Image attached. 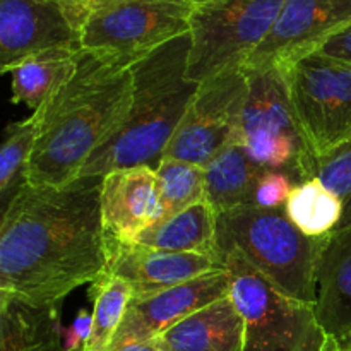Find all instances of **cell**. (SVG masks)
Returning <instances> with one entry per match:
<instances>
[{"label": "cell", "instance_id": "44dd1931", "mask_svg": "<svg viewBox=\"0 0 351 351\" xmlns=\"http://www.w3.org/2000/svg\"><path fill=\"white\" fill-rule=\"evenodd\" d=\"M81 48H53L34 53L14 65L10 74L12 103H24L36 112L65 81L77 65Z\"/></svg>", "mask_w": 351, "mask_h": 351}, {"label": "cell", "instance_id": "7402d4cb", "mask_svg": "<svg viewBox=\"0 0 351 351\" xmlns=\"http://www.w3.org/2000/svg\"><path fill=\"white\" fill-rule=\"evenodd\" d=\"M288 218L312 239L329 237L343 219V202L317 177L295 185L285 204Z\"/></svg>", "mask_w": 351, "mask_h": 351}, {"label": "cell", "instance_id": "8992f818", "mask_svg": "<svg viewBox=\"0 0 351 351\" xmlns=\"http://www.w3.org/2000/svg\"><path fill=\"white\" fill-rule=\"evenodd\" d=\"M287 0H215L191 19L187 77L195 82L243 67L273 29Z\"/></svg>", "mask_w": 351, "mask_h": 351}, {"label": "cell", "instance_id": "ba28073f", "mask_svg": "<svg viewBox=\"0 0 351 351\" xmlns=\"http://www.w3.org/2000/svg\"><path fill=\"white\" fill-rule=\"evenodd\" d=\"M249 95L242 117V146L266 170L315 177V161L291 108L281 69H247Z\"/></svg>", "mask_w": 351, "mask_h": 351}, {"label": "cell", "instance_id": "f1b7e54d", "mask_svg": "<svg viewBox=\"0 0 351 351\" xmlns=\"http://www.w3.org/2000/svg\"><path fill=\"white\" fill-rule=\"evenodd\" d=\"M64 2L65 10L69 14V19L72 21L79 31H82L86 19L91 16L96 10L106 7L108 0H62Z\"/></svg>", "mask_w": 351, "mask_h": 351}, {"label": "cell", "instance_id": "7a4b0ae2", "mask_svg": "<svg viewBox=\"0 0 351 351\" xmlns=\"http://www.w3.org/2000/svg\"><path fill=\"white\" fill-rule=\"evenodd\" d=\"M130 65L110 51L81 48L71 77L33 112L38 137L27 185L71 184L89 158L119 132L132 105Z\"/></svg>", "mask_w": 351, "mask_h": 351}, {"label": "cell", "instance_id": "6da1fadb", "mask_svg": "<svg viewBox=\"0 0 351 351\" xmlns=\"http://www.w3.org/2000/svg\"><path fill=\"white\" fill-rule=\"evenodd\" d=\"M101 182L79 177L62 187L26 185L10 201L0 225V295L31 305L62 304L105 273Z\"/></svg>", "mask_w": 351, "mask_h": 351}, {"label": "cell", "instance_id": "603a6c76", "mask_svg": "<svg viewBox=\"0 0 351 351\" xmlns=\"http://www.w3.org/2000/svg\"><path fill=\"white\" fill-rule=\"evenodd\" d=\"M38 137V117L9 123L0 146V204L2 211L27 185L31 156Z\"/></svg>", "mask_w": 351, "mask_h": 351}, {"label": "cell", "instance_id": "9c48e42d", "mask_svg": "<svg viewBox=\"0 0 351 351\" xmlns=\"http://www.w3.org/2000/svg\"><path fill=\"white\" fill-rule=\"evenodd\" d=\"M247 95L245 67L230 69L201 82L163 158L206 168L223 149L242 144Z\"/></svg>", "mask_w": 351, "mask_h": 351}, {"label": "cell", "instance_id": "ffe728a7", "mask_svg": "<svg viewBox=\"0 0 351 351\" xmlns=\"http://www.w3.org/2000/svg\"><path fill=\"white\" fill-rule=\"evenodd\" d=\"M218 215L208 201L197 202L141 233L134 243L171 252L215 254Z\"/></svg>", "mask_w": 351, "mask_h": 351}, {"label": "cell", "instance_id": "1f68e13d", "mask_svg": "<svg viewBox=\"0 0 351 351\" xmlns=\"http://www.w3.org/2000/svg\"><path fill=\"white\" fill-rule=\"evenodd\" d=\"M326 351H351V339H348V341H338L335 338H329Z\"/></svg>", "mask_w": 351, "mask_h": 351}, {"label": "cell", "instance_id": "30bf717a", "mask_svg": "<svg viewBox=\"0 0 351 351\" xmlns=\"http://www.w3.org/2000/svg\"><path fill=\"white\" fill-rule=\"evenodd\" d=\"M189 0H129L93 12L81 31V48L115 53L134 64L168 41L191 33Z\"/></svg>", "mask_w": 351, "mask_h": 351}, {"label": "cell", "instance_id": "9a60e30c", "mask_svg": "<svg viewBox=\"0 0 351 351\" xmlns=\"http://www.w3.org/2000/svg\"><path fill=\"white\" fill-rule=\"evenodd\" d=\"M163 218L156 168L110 171L101 182V223L105 242H134Z\"/></svg>", "mask_w": 351, "mask_h": 351}, {"label": "cell", "instance_id": "cb8c5ba5", "mask_svg": "<svg viewBox=\"0 0 351 351\" xmlns=\"http://www.w3.org/2000/svg\"><path fill=\"white\" fill-rule=\"evenodd\" d=\"M91 285L93 324L84 351H108L132 300V287L110 273H103Z\"/></svg>", "mask_w": 351, "mask_h": 351}, {"label": "cell", "instance_id": "2e32d148", "mask_svg": "<svg viewBox=\"0 0 351 351\" xmlns=\"http://www.w3.org/2000/svg\"><path fill=\"white\" fill-rule=\"evenodd\" d=\"M314 308L331 338L351 339V225L326 240L315 274Z\"/></svg>", "mask_w": 351, "mask_h": 351}, {"label": "cell", "instance_id": "d6a6232c", "mask_svg": "<svg viewBox=\"0 0 351 351\" xmlns=\"http://www.w3.org/2000/svg\"><path fill=\"white\" fill-rule=\"evenodd\" d=\"M189 2H191L192 5H194V9H195V7L206 5V3H209V2H215V0H189Z\"/></svg>", "mask_w": 351, "mask_h": 351}, {"label": "cell", "instance_id": "836d02e7", "mask_svg": "<svg viewBox=\"0 0 351 351\" xmlns=\"http://www.w3.org/2000/svg\"><path fill=\"white\" fill-rule=\"evenodd\" d=\"M120 2H129V0H108V3H106V7L113 5V3H120ZM105 9V7H103Z\"/></svg>", "mask_w": 351, "mask_h": 351}, {"label": "cell", "instance_id": "d6986e66", "mask_svg": "<svg viewBox=\"0 0 351 351\" xmlns=\"http://www.w3.org/2000/svg\"><path fill=\"white\" fill-rule=\"evenodd\" d=\"M206 171V194L216 215L254 206V194L266 168L261 167L242 144L223 149Z\"/></svg>", "mask_w": 351, "mask_h": 351}, {"label": "cell", "instance_id": "f546056e", "mask_svg": "<svg viewBox=\"0 0 351 351\" xmlns=\"http://www.w3.org/2000/svg\"><path fill=\"white\" fill-rule=\"evenodd\" d=\"M319 51L351 64V24L343 31H339L338 34H335Z\"/></svg>", "mask_w": 351, "mask_h": 351}, {"label": "cell", "instance_id": "277c9868", "mask_svg": "<svg viewBox=\"0 0 351 351\" xmlns=\"http://www.w3.org/2000/svg\"><path fill=\"white\" fill-rule=\"evenodd\" d=\"M297 228L285 208L243 206L218 215L216 256L237 250L285 295L315 304V274L326 245Z\"/></svg>", "mask_w": 351, "mask_h": 351}, {"label": "cell", "instance_id": "4fadbf2b", "mask_svg": "<svg viewBox=\"0 0 351 351\" xmlns=\"http://www.w3.org/2000/svg\"><path fill=\"white\" fill-rule=\"evenodd\" d=\"M53 48H81V31L62 0H0V67Z\"/></svg>", "mask_w": 351, "mask_h": 351}, {"label": "cell", "instance_id": "ac0fdd59", "mask_svg": "<svg viewBox=\"0 0 351 351\" xmlns=\"http://www.w3.org/2000/svg\"><path fill=\"white\" fill-rule=\"evenodd\" d=\"M60 305L0 295V351H65Z\"/></svg>", "mask_w": 351, "mask_h": 351}, {"label": "cell", "instance_id": "7c38bea8", "mask_svg": "<svg viewBox=\"0 0 351 351\" xmlns=\"http://www.w3.org/2000/svg\"><path fill=\"white\" fill-rule=\"evenodd\" d=\"M230 295L228 269H216L143 300H130L108 351L151 341L194 312Z\"/></svg>", "mask_w": 351, "mask_h": 351}, {"label": "cell", "instance_id": "e0dca14e", "mask_svg": "<svg viewBox=\"0 0 351 351\" xmlns=\"http://www.w3.org/2000/svg\"><path fill=\"white\" fill-rule=\"evenodd\" d=\"M245 322L228 297L194 312L154 343L161 351H243Z\"/></svg>", "mask_w": 351, "mask_h": 351}, {"label": "cell", "instance_id": "5b68a950", "mask_svg": "<svg viewBox=\"0 0 351 351\" xmlns=\"http://www.w3.org/2000/svg\"><path fill=\"white\" fill-rule=\"evenodd\" d=\"M219 261L230 273V298L245 322L243 351H326L331 336L314 305L278 290L237 250Z\"/></svg>", "mask_w": 351, "mask_h": 351}, {"label": "cell", "instance_id": "4dcf8cb0", "mask_svg": "<svg viewBox=\"0 0 351 351\" xmlns=\"http://www.w3.org/2000/svg\"><path fill=\"white\" fill-rule=\"evenodd\" d=\"M115 351H161L158 348V345L154 343V339L151 341H141V343H127V345L120 346Z\"/></svg>", "mask_w": 351, "mask_h": 351}, {"label": "cell", "instance_id": "83f0119b", "mask_svg": "<svg viewBox=\"0 0 351 351\" xmlns=\"http://www.w3.org/2000/svg\"><path fill=\"white\" fill-rule=\"evenodd\" d=\"M93 315L81 311L72 322L71 328H64V346L65 351H84L91 335Z\"/></svg>", "mask_w": 351, "mask_h": 351}, {"label": "cell", "instance_id": "484cf974", "mask_svg": "<svg viewBox=\"0 0 351 351\" xmlns=\"http://www.w3.org/2000/svg\"><path fill=\"white\" fill-rule=\"evenodd\" d=\"M315 177L343 202L339 228L351 225V139L317 163Z\"/></svg>", "mask_w": 351, "mask_h": 351}, {"label": "cell", "instance_id": "52a82bcc", "mask_svg": "<svg viewBox=\"0 0 351 351\" xmlns=\"http://www.w3.org/2000/svg\"><path fill=\"white\" fill-rule=\"evenodd\" d=\"M291 108L317 163L351 139V64L322 51L287 69Z\"/></svg>", "mask_w": 351, "mask_h": 351}, {"label": "cell", "instance_id": "8fae6325", "mask_svg": "<svg viewBox=\"0 0 351 351\" xmlns=\"http://www.w3.org/2000/svg\"><path fill=\"white\" fill-rule=\"evenodd\" d=\"M351 24V0H287L247 69H281L321 50Z\"/></svg>", "mask_w": 351, "mask_h": 351}, {"label": "cell", "instance_id": "d4e9b609", "mask_svg": "<svg viewBox=\"0 0 351 351\" xmlns=\"http://www.w3.org/2000/svg\"><path fill=\"white\" fill-rule=\"evenodd\" d=\"M156 177L163 218H170L197 202L208 201L206 171L202 167L163 158L156 167Z\"/></svg>", "mask_w": 351, "mask_h": 351}, {"label": "cell", "instance_id": "4316f807", "mask_svg": "<svg viewBox=\"0 0 351 351\" xmlns=\"http://www.w3.org/2000/svg\"><path fill=\"white\" fill-rule=\"evenodd\" d=\"M295 184L288 177L287 171L267 170L261 177L254 194V206L264 209L285 208Z\"/></svg>", "mask_w": 351, "mask_h": 351}, {"label": "cell", "instance_id": "3957f363", "mask_svg": "<svg viewBox=\"0 0 351 351\" xmlns=\"http://www.w3.org/2000/svg\"><path fill=\"white\" fill-rule=\"evenodd\" d=\"M191 43V33H185L130 65L134 91L129 115L79 177L160 165L199 89V82L187 77Z\"/></svg>", "mask_w": 351, "mask_h": 351}, {"label": "cell", "instance_id": "5bb4252c", "mask_svg": "<svg viewBox=\"0 0 351 351\" xmlns=\"http://www.w3.org/2000/svg\"><path fill=\"white\" fill-rule=\"evenodd\" d=\"M105 273L122 278L132 287V300L153 297L216 269H226L215 254L171 252L134 242L106 245Z\"/></svg>", "mask_w": 351, "mask_h": 351}]
</instances>
